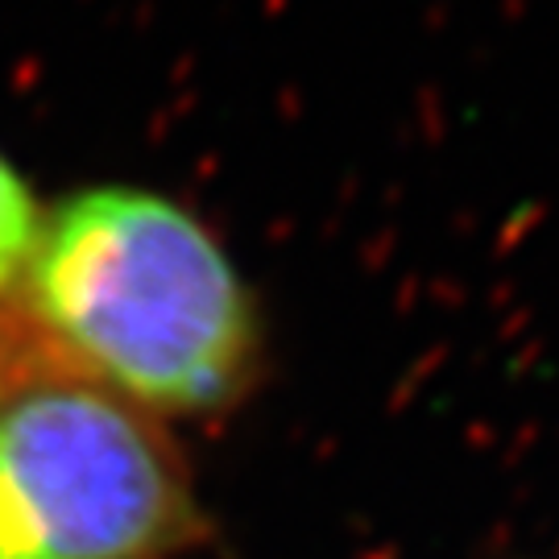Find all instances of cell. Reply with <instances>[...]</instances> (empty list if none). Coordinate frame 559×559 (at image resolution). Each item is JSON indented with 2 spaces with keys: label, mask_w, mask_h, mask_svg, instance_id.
<instances>
[{
  "label": "cell",
  "mask_w": 559,
  "mask_h": 559,
  "mask_svg": "<svg viewBox=\"0 0 559 559\" xmlns=\"http://www.w3.org/2000/svg\"><path fill=\"white\" fill-rule=\"evenodd\" d=\"M191 498L150 423L96 390H38L0 411V559H154Z\"/></svg>",
  "instance_id": "2"
},
{
  "label": "cell",
  "mask_w": 559,
  "mask_h": 559,
  "mask_svg": "<svg viewBox=\"0 0 559 559\" xmlns=\"http://www.w3.org/2000/svg\"><path fill=\"white\" fill-rule=\"evenodd\" d=\"M38 203L29 195L25 179L13 170V162L0 154V290L17 274H25V265L34 258V245H38Z\"/></svg>",
  "instance_id": "3"
},
{
  "label": "cell",
  "mask_w": 559,
  "mask_h": 559,
  "mask_svg": "<svg viewBox=\"0 0 559 559\" xmlns=\"http://www.w3.org/2000/svg\"><path fill=\"white\" fill-rule=\"evenodd\" d=\"M46 332L92 378L166 415L221 411L253 369L240 274L187 207L141 187L75 191L25 265Z\"/></svg>",
  "instance_id": "1"
}]
</instances>
